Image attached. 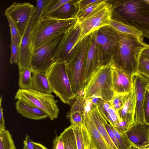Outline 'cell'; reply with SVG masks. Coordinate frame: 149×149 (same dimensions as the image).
<instances>
[{
	"label": "cell",
	"mask_w": 149,
	"mask_h": 149,
	"mask_svg": "<svg viewBox=\"0 0 149 149\" xmlns=\"http://www.w3.org/2000/svg\"><path fill=\"white\" fill-rule=\"evenodd\" d=\"M91 100L93 104L95 105L98 106L102 99L97 96L93 95L88 99Z\"/></svg>",
	"instance_id": "cell-47"
},
{
	"label": "cell",
	"mask_w": 149,
	"mask_h": 149,
	"mask_svg": "<svg viewBox=\"0 0 149 149\" xmlns=\"http://www.w3.org/2000/svg\"><path fill=\"white\" fill-rule=\"evenodd\" d=\"M146 2L149 4V0H144Z\"/></svg>",
	"instance_id": "cell-53"
},
{
	"label": "cell",
	"mask_w": 149,
	"mask_h": 149,
	"mask_svg": "<svg viewBox=\"0 0 149 149\" xmlns=\"http://www.w3.org/2000/svg\"><path fill=\"white\" fill-rule=\"evenodd\" d=\"M70 0H48L42 11L41 18L47 16Z\"/></svg>",
	"instance_id": "cell-31"
},
{
	"label": "cell",
	"mask_w": 149,
	"mask_h": 149,
	"mask_svg": "<svg viewBox=\"0 0 149 149\" xmlns=\"http://www.w3.org/2000/svg\"><path fill=\"white\" fill-rule=\"evenodd\" d=\"M141 56L149 60V45L143 50Z\"/></svg>",
	"instance_id": "cell-48"
},
{
	"label": "cell",
	"mask_w": 149,
	"mask_h": 149,
	"mask_svg": "<svg viewBox=\"0 0 149 149\" xmlns=\"http://www.w3.org/2000/svg\"><path fill=\"white\" fill-rule=\"evenodd\" d=\"M48 1V0H36L34 13L36 22L41 18L44 7Z\"/></svg>",
	"instance_id": "cell-40"
},
{
	"label": "cell",
	"mask_w": 149,
	"mask_h": 149,
	"mask_svg": "<svg viewBox=\"0 0 149 149\" xmlns=\"http://www.w3.org/2000/svg\"><path fill=\"white\" fill-rule=\"evenodd\" d=\"M89 149H98L95 145L94 144L92 139Z\"/></svg>",
	"instance_id": "cell-50"
},
{
	"label": "cell",
	"mask_w": 149,
	"mask_h": 149,
	"mask_svg": "<svg viewBox=\"0 0 149 149\" xmlns=\"http://www.w3.org/2000/svg\"><path fill=\"white\" fill-rule=\"evenodd\" d=\"M35 7L28 2H14L5 10V15L10 17L23 36L34 12Z\"/></svg>",
	"instance_id": "cell-11"
},
{
	"label": "cell",
	"mask_w": 149,
	"mask_h": 149,
	"mask_svg": "<svg viewBox=\"0 0 149 149\" xmlns=\"http://www.w3.org/2000/svg\"><path fill=\"white\" fill-rule=\"evenodd\" d=\"M65 33L53 37L32 50L29 65L32 73L46 72L54 63L52 59Z\"/></svg>",
	"instance_id": "cell-8"
},
{
	"label": "cell",
	"mask_w": 149,
	"mask_h": 149,
	"mask_svg": "<svg viewBox=\"0 0 149 149\" xmlns=\"http://www.w3.org/2000/svg\"><path fill=\"white\" fill-rule=\"evenodd\" d=\"M112 18L132 26L149 39V4L144 0L112 1Z\"/></svg>",
	"instance_id": "cell-1"
},
{
	"label": "cell",
	"mask_w": 149,
	"mask_h": 149,
	"mask_svg": "<svg viewBox=\"0 0 149 149\" xmlns=\"http://www.w3.org/2000/svg\"><path fill=\"white\" fill-rule=\"evenodd\" d=\"M130 125L125 121L122 120L119 123L116 129L121 133H124L129 129Z\"/></svg>",
	"instance_id": "cell-46"
},
{
	"label": "cell",
	"mask_w": 149,
	"mask_h": 149,
	"mask_svg": "<svg viewBox=\"0 0 149 149\" xmlns=\"http://www.w3.org/2000/svg\"><path fill=\"white\" fill-rule=\"evenodd\" d=\"M84 124L88 130L91 139L98 149H110L97 130L89 111L83 116Z\"/></svg>",
	"instance_id": "cell-21"
},
{
	"label": "cell",
	"mask_w": 149,
	"mask_h": 149,
	"mask_svg": "<svg viewBox=\"0 0 149 149\" xmlns=\"http://www.w3.org/2000/svg\"><path fill=\"white\" fill-rule=\"evenodd\" d=\"M101 0H79L77 3L79 10L84 8L88 6L100 1Z\"/></svg>",
	"instance_id": "cell-42"
},
{
	"label": "cell",
	"mask_w": 149,
	"mask_h": 149,
	"mask_svg": "<svg viewBox=\"0 0 149 149\" xmlns=\"http://www.w3.org/2000/svg\"><path fill=\"white\" fill-rule=\"evenodd\" d=\"M80 29L78 22L63 36L57 49L52 59L54 63L61 59L67 62L75 46L78 43Z\"/></svg>",
	"instance_id": "cell-12"
},
{
	"label": "cell",
	"mask_w": 149,
	"mask_h": 149,
	"mask_svg": "<svg viewBox=\"0 0 149 149\" xmlns=\"http://www.w3.org/2000/svg\"><path fill=\"white\" fill-rule=\"evenodd\" d=\"M118 141L120 149H129L133 146L124 133L119 132L115 128L111 126Z\"/></svg>",
	"instance_id": "cell-33"
},
{
	"label": "cell",
	"mask_w": 149,
	"mask_h": 149,
	"mask_svg": "<svg viewBox=\"0 0 149 149\" xmlns=\"http://www.w3.org/2000/svg\"><path fill=\"white\" fill-rule=\"evenodd\" d=\"M46 73L53 93L63 103L70 105L76 96L72 89L65 61L61 59L57 60Z\"/></svg>",
	"instance_id": "cell-6"
},
{
	"label": "cell",
	"mask_w": 149,
	"mask_h": 149,
	"mask_svg": "<svg viewBox=\"0 0 149 149\" xmlns=\"http://www.w3.org/2000/svg\"><path fill=\"white\" fill-rule=\"evenodd\" d=\"M136 104L135 95L133 88L131 93L123 107L118 111L121 120L125 121L130 126L135 123Z\"/></svg>",
	"instance_id": "cell-22"
},
{
	"label": "cell",
	"mask_w": 149,
	"mask_h": 149,
	"mask_svg": "<svg viewBox=\"0 0 149 149\" xmlns=\"http://www.w3.org/2000/svg\"><path fill=\"white\" fill-rule=\"evenodd\" d=\"M15 99L26 100L45 112L49 119L53 120L58 117L59 110L57 105L58 101L51 94L38 91L33 89H19Z\"/></svg>",
	"instance_id": "cell-9"
},
{
	"label": "cell",
	"mask_w": 149,
	"mask_h": 149,
	"mask_svg": "<svg viewBox=\"0 0 149 149\" xmlns=\"http://www.w3.org/2000/svg\"><path fill=\"white\" fill-rule=\"evenodd\" d=\"M36 22L34 10L21 37L19 44V57L17 63L19 70H22L29 67V61L32 52L31 47L32 32Z\"/></svg>",
	"instance_id": "cell-13"
},
{
	"label": "cell",
	"mask_w": 149,
	"mask_h": 149,
	"mask_svg": "<svg viewBox=\"0 0 149 149\" xmlns=\"http://www.w3.org/2000/svg\"><path fill=\"white\" fill-rule=\"evenodd\" d=\"M139 149H149V144L145 146L141 147Z\"/></svg>",
	"instance_id": "cell-51"
},
{
	"label": "cell",
	"mask_w": 149,
	"mask_h": 149,
	"mask_svg": "<svg viewBox=\"0 0 149 149\" xmlns=\"http://www.w3.org/2000/svg\"><path fill=\"white\" fill-rule=\"evenodd\" d=\"M132 78L136 99L135 123H143V103L146 88L149 84V79L138 72L133 75Z\"/></svg>",
	"instance_id": "cell-14"
},
{
	"label": "cell",
	"mask_w": 149,
	"mask_h": 149,
	"mask_svg": "<svg viewBox=\"0 0 149 149\" xmlns=\"http://www.w3.org/2000/svg\"><path fill=\"white\" fill-rule=\"evenodd\" d=\"M112 82L114 94H126L133 90L132 75L116 68L113 63L112 68Z\"/></svg>",
	"instance_id": "cell-16"
},
{
	"label": "cell",
	"mask_w": 149,
	"mask_h": 149,
	"mask_svg": "<svg viewBox=\"0 0 149 149\" xmlns=\"http://www.w3.org/2000/svg\"><path fill=\"white\" fill-rule=\"evenodd\" d=\"M0 149H16L12 135L8 130L0 131Z\"/></svg>",
	"instance_id": "cell-30"
},
{
	"label": "cell",
	"mask_w": 149,
	"mask_h": 149,
	"mask_svg": "<svg viewBox=\"0 0 149 149\" xmlns=\"http://www.w3.org/2000/svg\"><path fill=\"white\" fill-rule=\"evenodd\" d=\"M146 89L149 90V84L147 85Z\"/></svg>",
	"instance_id": "cell-54"
},
{
	"label": "cell",
	"mask_w": 149,
	"mask_h": 149,
	"mask_svg": "<svg viewBox=\"0 0 149 149\" xmlns=\"http://www.w3.org/2000/svg\"><path fill=\"white\" fill-rule=\"evenodd\" d=\"M103 121L106 129L111 140L117 148L118 149H120L115 134L111 128V125L108 123L107 120L104 118Z\"/></svg>",
	"instance_id": "cell-41"
},
{
	"label": "cell",
	"mask_w": 149,
	"mask_h": 149,
	"mask_svg": "<svg viewBox=\"0 0 149 149\" xmlns=\"http://www.w3.org/2000/svg\"><path fill=\"white\" fill-rule=\"evenodd\" d=\"M73 127L80 126L84 123V116L82 113L79 111H76L71 113H68L66 115Z\"/></svg>",
	"instance_id": "cell-34"
},
{
	"label": "cell",
	"mask_w": 149,
	"mask_h": 149,
	"mask_svg": "<svg viewBox=\"0 0 149 149\" xmlns=\"http://www.w3.org/2000/svg\"><path fill=\"white\" fill-rule=\"evenodd\" d=\"M119 45L113 58L114 66L132 75L137 72L139 61L143 50L149 45L142 37L120 32Z\"/></svg>",
	"instance_id": "cell-2"
},
{
	"label": "cell",
	"mask_w": 149,
	"mask_h": 149,
	"mask_svg": "<svg viewBox=\"0 0 149 149\" xmlns=\"http://www.w3.org/2000/svg\"><path fill=\"white\" fill-rule=\"evenodd\" d=\"M109 25L119 32L143 38V35L141 32L132 26L113 18L111 20Z\"/></svg>",
	"instance_id": "cell-26"
},
{
	"label": "cell",
	"mask_w": 149,
	"mask_h": 149,
	"mask_svg": "<svg viewBox=\"0 0 149 149\" xmlns=\"http://www.w3.org/2000/svg\"><path fill=\"white\" fill-rule=\"evenodd\" d=\"M10 58V63L11 64L17 63L19 60V44L17 43L11 38Z\"/></svg>",
	"instance_id": "cell-36"
},
{
	"label": "cell",
	"mask_w": 149,
	"mask_h": 149,
	"mask_svg": "<svg viewBox=\"0 0 149 149\" xmlns=\"http://www.w3.org/2000/svg\"><path fill=\"white\" fill-rule=\"evenodd\" d=\"M107 0H101L100 1L79 10L76 17L78 21L83 19L94 11L106 4L108 2Z\"/></svg>",
	"instance_id": "cell-29"
},
{
	"label": "cell",
	"mask_w": 149,
	"mask_h": 149,
	"mask_svg": "<svg viewBox=\"0 0 149 149\" xmlns=\"http://www.w3.org/2000/svg\"><path fill=\"white\" fill-rule=\"evenodd\" d=\"M124 134L134 147L138 149L149 144V125L134 123Z\"/></svg>",
	"instance_id": "cell-15"
},
{
	"label": "cell",
	"mask_w": 149,
	"mask_h": 149,
	"mask_svg": "<svg viewBox=\"0 0 149 149\" xmlns=\"http://www.w3.org/2000/svg\"><path fill=\"white\" fill-rule=\"evenodd\" d=\"M90 35L97 44L100 66L106 64L116 54L120 40V32L110 25H107Z\"/></svg>",
	"instance_id": "cell-7"
},
{
	"label": "cell",
	"mask_w": 149,
	"mask_h": 149,
	"mask_svg": "<svg viewBox=\"0 0 149 149\" xmlns=\"http://www.w3.org/2000/svg\"><path fill=\"white\" fill-rule=\"evenodd\" d=\"M33 142L28 135H26L23 141V149H35Z\"/></svg>",
	"instance_id": "cell-44"
},
{
	"label": "cell",
	"mask_w": 149,
	"mask_h": 149,
	"mask_svg": "<svg viewBox=\"0 0 149 149\" xmlns=\"http://www.w3.org/2000/svg\"><path fill=\"white\" fill-rule=\"evenodd\" d=\"M2 97L1 96L0 99V131L5 130V121L3 116V109L1 106Z\"/></svg>",
	"instance_id": "cell-45"
},
{
	"label": "cell",
	"mask_w": 149,
	"mask_h": 149,
	"mask_svg": "<svg viewBox=\"0 0 149 149\" xmlns=\"http://www.w3.org/2000/svg\"><path fill=\"white\" fill-rule=\"evenodd\" d=\"M74 101L73 102L68 113L78 111L81 112L83 115L84 112V106L86 99L82 95H78L75 97Z\"/></svg>",
	"instance_id": "cell-35"
},
{
	"label": "cell",
	"mask_w": 149,
	"mask_h": 149,
	"mask_svg": "<svg viewBox=\"0 0 149 149\" xmlns=\"http://www.w3.org/2000/svg\"><path fill=\"white\" fill-rule=\"evenodd\" d=\"M10 27L11 38H12L17 44H19L21 37L14 22L9 16H6Z\"/></svg>",
	"instance_id": "cell-37"
},
{
	"label": "cell",
	"mask_w": 149,
	"mask_h": 149,
	"mask_svg": "<svg viewBox=\"0 0 149 149\" xmlns=\"http://www.w3.org/2000/svg\"><path fill=\"white\" fill-rule=\"evenodd\" d=\"M32 89L40 92L51 94L53 93L46 73H32Z\"/></svg>",
	"instance_id": "cell-24"
},
{
	"label": "cell",
	"mask_w": 149,
	"mask_h": 149,
	"mask_svg": "<svg viewBox=\"0 0 149 149\" xmlns=\"http://www.w3.org/2000/svg\"><path fill=\"white\" fill-rule=\"evenodd\" d=\"M76 18L59 19L40 18L35 23L32 32L31 47L36 49L53 37L65 33L78 22Z\"/></svg>",
	"instance_id": "cell-4"
},
{
	"label": "cell",
	"mask_w": 149,
	"mask_h": 149,
	"mask_svg": "<svg viewBox=\"0 0 149 149\" xmlns=\"http://www.w3.org/2000/svg\"><path fill=\"white\" fill-rule=\"evenodd\" d=\"M35 149H48L41 144L35 142H33Z\"/></svg>",
	"instance_id": "cell-49"
},
{
	"label": "cell",
	"mask_w": 149,
	"mask_h": 149,
	"mask_svg": "<svg viewBox=\"0 0 149 149\" xmlns=\"http://www.w3.org/2000/svg\"><path fill=\"white\" fill-rule=\"evenodd\" d=\"M129 149H138V148H136L135 147L132 146Z\"/></svg>",
	"instance_id": "cell-52"
},
{
	"label": "cell",
	"mask_w": 149,
	"mask_h": 149,
	"mask_svg": "<svg viewBox=\"0 0 149 149\" xmlns=\"http://www.w3.org/2000/svg\"><path fill=\"white\" fill-rule=\"evenodd\" d=\"M137 72L149 79V60L141 56L139 61Z\"/></svg>",
	"instance_id": "cell-38"
},
{
	"label": "cell",
	"mask_w": 149,
	"mask_h": 149,
	"mask_svg": "<svg viewBox=\"0 0 149 149\" xmlns=\"http://www.w3.org/2000/svg\"><path fill=\"white\" fill-rule=\"evenodd\" d=\"M131 92L126 94H114L109 102L114 109L118 111L123 107Z\"/></svg>",
	"instance_id": "cell-32"
},
{
	"label": "cell",
	"mask_w": 149,
	"mask_h": 149,
	"mask_svg": "<svg viewBox=\"0 0 149 149\" xmlns=\"http://www.w3.org/2000/svg\"><path fill=\"white\" fill-rule=\"evenodd\" d=\"M60 135L64 141L65 149H77L75 135L71 125L65 129Z\"/></svg>",
	"instance_id": "cell-27"
},
{
	"label": "cell",
	"mask_w": 149,
	"mask_h": 149,
	"mask_svg": "<svg viewBox=\"0 0 149 149\" xmlns=\"http://www.w3.org/2000/svg\"><path fill=\"white\" fill-rule=\"evenodd\" d=\"M113 57L107 63L100 66L85 85L83 95L86 99L96 95L109 101L114 94L112 82Z\"/></svg>",
	"instance_id": "cell-5"
},
{
	"label": "cell",
	"mask_w": 149,
	"mask_h": 149,
	"mask_svg": "<svg viewBox=\"0 0 149 149\" xmlns=\"http://www.w3.org/2000/svg\"><path fill=\"white\" fill-rule=\"evenodd\" d=\"M53 149H65L64 141L60 135L56 137L53 141Z\"/></svg>",
	"instance_id": "cell-43"
},
{
	"label": "cell",
	"mask_w": 149,
	"mask_h": 149,
	"mask_svg": "<svg viewBox=\"0 0 149 149\" xmlns=\"http://www.w3.org/2000/svg\"><path fill=\"white\" fill-rule=\"evenodd\" d=\"M77 1L70 0L46 17L59 19L76 18L79 11Z\"/></svg>",
	"instance_id": "cell-20"
},
{
	"label": "cell",
	"mask_w": 149,
	"mask_h": 149,
	"mask_svg": "<svg viewBox=\"0 0 149 149\" xmlns=\"http://www.w3.org/2000/svg\"><path fill=\"white\" fill-rule=\"evenodd\" d=\"M97 129L110 149H118L110 137L105 127L103 117L100 113L98 106L93 104L89 111Z\"/></svg>",
	"instance_id": "cell-19"
},
{
	"label": "cell",
	"mask_w": 149,
	"mask_h": 149,
	"mask_svg": "<svg viewBox=\"0 0 149 149\" xmlns=\"http://www.w3.org/2000/svg\"><path fill=\"white\" fill-rule=\"evenodd\" d=\"M90 41V35L81 41L74 47L69 61L66 62L72 89L76 96L83 92L85 86L86 61Z\"/></svg>",
	"instance_id": "cell-3"
},
{
	"label": "cell",
	"mask_w": 149,
	"mask_h": 149,
	"mask_svg": "<svg viewBox=\"0 0 149 149\" xmlns=\"http://www.w3.org/2000/svg\"><path fill=\"white\" fill-rule=\"evenodd\" d=\"M144 122L149 125V90L146 89L143 105Z\"/></svg>",
	"instance_id": "cell-39"
},
{
	"label": "cell",
	"mask_w": 149,
	"mask_h": 149,
	"mask_svg": "<svg viewBox=\"0 0 149 149\" xmlns=\"http://www.w3.org/2000/svg\"><path fill=\"white\" fill-rule=\"evenodd\" d=\"M98 107L102 116L111 126L117 129L119 123L122 120L118 111L114 109L109 101L103 100H102Z\"/></svg>",
	"instance_id": "cell-23"
},
{
	"label": "cell",
	"mask_w": 149,
	"mask_h": 149,
	"mask_svg": "<svg viewBox=\"0 0 149 149\" xmlns=\"http://www.w3.org/2000/svg\"><path fill=\"white\" fill-rule=\"evenodd\" d=\"M15 106L18 113L23 117L30 119L38 120L48 117L42 110L26 100H18Z\"/></svg>",
	"instance_id": "cell-18"
},
{
	"label": "cell",
	"mask_w": 149,
	"mask_h": 149,
	"mask_svg": "<svg viewBox=\"0 0 149 149\" xmlns=\"http://www.w3.org/2000/svg\"><path fill=\"white\" fill-rule=\"evenodd\" d=\"M112 17V5L108 1L106 4L78 21L80 29L78 43L101 27L109 25Z\"/></svg>",
	"instance_id": "cell-10"
},
{
	"label": "cell",
	"mask_w": 149,
	"mask_h": 149,
	"mask_svg": "<svg viewBox=\"0 0 149 149\" xmlns=\"http://www.w3.org/2000/svg\"><path fill=\"white\" fill-rule=\"evenodd\" d=\"M31 73V70L29 67L22 70H19L18 84L20 88L24 89H32Z\"/></svg>",
	"instance_id": "cell-28"
},
{
	"label": "cell",
	"mask_w": 149,
	"mask_h": 149,
	"mask_svg": "<svg viewBox=\"0 0 149 149\" xmlns=\"http://www.w3.org/2000/svg\"><path fill=\"white\" fill-rule=\"evenodd\" d=\"M73 128L76 137L77 149H89L91 138L84 123L81 126Z\"/></svg>",
	"instance_id": "cell-25"
},
{
	"label": "cell",
	"mask_w": 149,
	"mask_h": 149,
	"mask_svg": "<svg viewBox=\"0 0 149 149\" xmlns=\"http://www.w3.org/2000/svg\"><path fill=\"white\" fill-rule=\"evenodd\" d=\"M91 41L86 55L84 83L85 85L100 66L97 53V45L95 40L90 34Z\"/></svg>",
	"instance_id": "cell-17"
}]
</instances>
